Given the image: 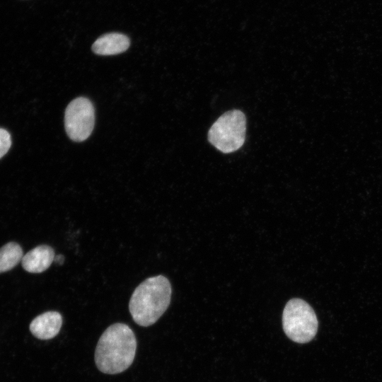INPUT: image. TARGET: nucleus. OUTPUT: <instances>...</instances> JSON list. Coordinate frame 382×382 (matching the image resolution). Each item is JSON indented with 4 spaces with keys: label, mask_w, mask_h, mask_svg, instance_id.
<instances>
[{
    "label": "nucleus",
    "mask_w": 382,
    "mask_h": 382,
    "mask_svg": "<svg viewBox=\"0 0 382 382\" xmlns=\"http://www.w3.org/2000/svg\"><path fill=\"white\" fill-rule=\"evenodd\" d=\"M137 349V339L126 324L115 323L102 334L95 351V362L104 374H116L132 364Z\"/></svg>",
    "instance_id": "obj_1"
},
{
    "label": "nucleus",
    "mask_w": 382,
    "mask_h": 382,
    "mask_svg": "<svg viewBox=\"0 0 382 382\" xmlns=\"http://www.w3.org/2000/svg\"><path fill=\"white\" fill-rule=\"evenodd\" d=\"M171 285L163 275L149 277L134 291L129 309L134 322L147 327L155 323L167 310L171 299Z\"/></svg>",
    "instance_id": "obj_2"
},
{
    "label": "nucleus",
    "mask_w": 382,
    "mask_h": 382,
    "mask_svg": "<svg viewBox=\"0 0 382 382\" xmlns=\"http://www.w3.org/2000/svg\"><path fill=\"white\" fill-rule=\"evenodd\" d=\"M282 328L291 340L303 344L316 336L318 321L313 308L306 301L294 298L289 300L284 308Z\"/></svg>",
    "instance_id": "obj_3"
},
{
    "label": "nucleus",
    "mask_w": 382,
    "mask_h": 382,
    "mask_svg": "<svg viewBox=\"0 0 382 382\" xmlns=\"http://www.w3.org/2000/svg\"><path fill=\"white\" fill-rule=\"evenodd\" d=\"M246 119L239 110L227 111L221 115L208 132V140L219 151L228 154L239 149L244 144Z\"/></svg>",
    "instance_id": "obj_4"
},
{
    "label": "nucleus",
    "mask_w": 382,
    "mask_h": 382,
    "mask_svg": "<svg viewBox=\"0 0 382 382\" xmlns=\"http://www.w3.org/2000/svg\"><path fill=\"white\" fill-rule=\"evenodd\" d=\"M94 124L95 111L89 99L79 97L67 105L64 114V126L71 140L81 142L88 139Z\"/></svg>",
    "instance_id": "obj_5"
},
{
    "label": "nucleus",
    "mask_w": 382,
    "mask_h": 382,
    "mask_svg": "<svg viewBox=\"0 0 382 382\" xmlns=\"http://www.w3.org/2000/svg\"><path fill=\"white\" fill-rule=\"evenodd\" d=\"M62 325V317L59 312L47 311L33 320L30 330L38 339L50 340L59 333Z\"/></svg>",
    "instance_id": "obj_6"
},
{
    "label": "nucleus",
    "mask_w": 382,
    "mask_h": 382,
    "mask_svg": "<svg viewBox=\"0 0 382 382\" xmlns=\"http://www.w3.org/2000/svg\"><path fill=\"white\" fill-rule=\"evenodd\" d=\"M54 252L47 245H38L24 255L21 260L23 269L30 273H41L54 262Z\"/></svg>",
    "instance_id": "obj_7"
},
{
    "label": "nucleus",
    "mask_w": 382,
    "mask_h": 382,
    "mask_svg": "<svg viewBox=\"0 0 382 382\" xmlns=\"http://www.w3.org/2000/svg\"><path fill=\"white\" fill-rule=\"evenodd\" d=\"M127 36L119 33H110L99 37L93 44L92 50L99 55H114L125 52L129 47Z\"/></svg>",
    "instance_id": "obj_8"
},
{
    "label": "nucleus",
    "mask_w": 382,
    "mask_h": 382,
    "mask_svg": "<svg viewBox=\"0 0 382 382\" xmlns=\"http://www.w3.org/2000/svg\"><path fill=\"white\" fill-rule=\"evenodd\" d=\"M22 248L15 242H9L0 248V273L11 270L22 260Z\"/></svg>",
    "instance_id": "obj_9"
},
{
    "label": "nucleus",
    "mask_w": 382,
    "mask_h": 382,
    "mask_svg": "<svg viewBox=\"0 0 382 382\" xmlns=\"http://www.w3.org/2000/svg\"><path fill=\"white\" fill-rule=\"evenodd\" d=\"M11 146V137L9 132L0 128V159L8 151Z\"/></svg>",
    "instance_id": "obj_10"
},
{
    "label": "nucleus",
    "mask_w": 382,
    "mask_h": 382,
    "mask_svg": "<svg viewBox=\"0 0 382 382\" xmlns=\"http://www.w3.org/2000/svg\"><path fill=\"white\" fill-rule=\"evenodd\" d=\"M54 262L58 265H62L64 262V257L62 255H57L54 256Z\"/></svg>",
    "instance_id": "obj_11"
}]
</instances>
